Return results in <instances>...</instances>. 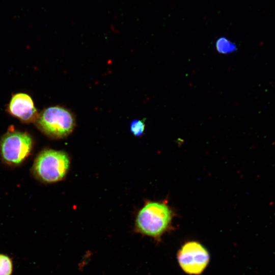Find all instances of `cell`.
Instances as JSON below:
<instances>
[{
    "mask_svg": "<svg viewBox=\"0 0 275 275\" xmlns=\"http://www.w3.org/2000/svg\"><path fill=\"white\" fill-rule=\"evenodd\" d=\"M174 210L167 200L147 201L139 211L135 218L136 231L160 242L162 238L174 229Z\"/></svg>",
    "mask_w": 275,
    "mask_h": 275,
    "instance_id": "6da1fadb",
    "label": "cell"
},
{
    "mask_svg": "<svg viewBox=\"0 0 275 275\" xmlns=\"http://www.w3.org/2000/svg\"><path fill=\"white\" fill-rule=\"evenodd\" d=\"M40 130L49 137L63 138L73 131L75 120L73 114L63 106L56 105L44 109L35 122Z\"/></svg>",
    "mask_w": 275,
    "mask_h": 275,
    "instance_id": "7a4b0ae2",
    "label": "cell"
},
{
    "mask_svg": "<svg viewBox=\"0 0 275 275\" xmlns=\"http://www.w3.org/2000/svg\"><path fill=\"white\" fill-rule=\"evenodd\" d=\"M69 166V158L66 153L47 149L38 155L33 170L41 180L50 183L61 180L66 175Z\"/></svg>",
    "mask_w": 275,
    "mask_h": 275,
    "instance_id": "3957f363",
    "label": "cell"
},
{
    "mask_svg": "<svg viewBox=\"0 0 275 275\" xmlns=\"http://www.w3.org/2000/svg\"><path fill=\"white\" fill-rule=\"evenodd\" d=\"M181 269L188 275H200L207 267L210 260V253L201 242L190 240L184 242L176 254Z\"/></svg>",
    "mask_w": 275,
    "mask_h": 275,
    "instance_id": "277c9868",
    "label": "cell"
},
{
    "mask_svg": "<svg viewBox=\"0 0 275 275\" xmlns=\"http://www.w3.org/2000/svg\"><path fill=\"white\" fill-rule=\"evenodd\" d=\"M10 129L1 139V155L7 163L19 164L30 154L32 148V139L26 132Z\"/></svg>",
    "mask_w": 275,
    "mask_h": 275,
    "instance_id": "5b68a950",
    "label": "cell"
},
{
    "mask_svg": "<svg viewBox=\"0 0 275 275\" xmlns=\"http://www.w3.org/2000/svg\"><path fill=\"white\" fill-rule=\"evenodd\" d=\"M7 111L24 123L35 122L39 115L31 97L23 93L12 95Z\"/></svg>",
    "mask_w": 275,
    "mask_h": 275,
    "instance_id": "8992f818",
    "label": "cell"
},
{
    "mask_svg": "<svg viewBox=\"0 0 275 275\" xmlns=\"http://www.w3.org/2000/svg\"><path fill=\"white\" fill-rule=\"evenodd\" d=\"M216 50L222 54L230 53L237 50L235 43L230 41L225 37L219 38L216 42Z\"/></svg>",
    "mask_w": 275,
    "mask_h": 275,
    "instance_id": "52a82bcc",
    "label": "cell"
},
{
    "mask_svg": "<svg viewBox=\"0 0 275 275\" xmlns=\"http://www.w3.org/2000/svg\"><path fill=\"white\" fill-rule=\"evenodd\" d=\"M12 269L11 259L6 255L0 254V275H11Z\"/></svg>",
    "mask_w": 275,
    "mask_h": 275,
    "instance_id": "ba28073f",
    "label": "cell"
},
{
    "mask_svg": "<svg viewBox=\"0 0 275 275\" xmlns=\"http://www.w3.org/2000/svg\"><path fill=\"white\" fill-rule=\"evenodd\" d=\"M145 126V120H134L130 123V131L135 136H142L144 132Z\"/></svg>",
    "mask_w": 275,
    "mask_h": 275,
    "instance_id": "9c48e42d",
    "label": "cell"
}]
</instances>
